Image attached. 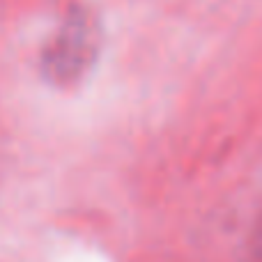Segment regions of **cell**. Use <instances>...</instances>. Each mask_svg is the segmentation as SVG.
<instances>
[{"label":"cell","instance_id":"obj_2","mask_svg":"<svg viewBox=\"0 0 262 262\" xmlns=\"http://www.w3.org/2000/svg\"><path fill=\"white\" fill-rule=\"evenodd\" d=\"M251 249H253V255H255V260H258V262H262V216L258 219V223H255L253 237H251Z\"/></svg>","mask_w":262,"mask_h":262},{"label":"cell","instance_id":"obj_1","mask_svg":"<svg viewBox=\"0 0 262 262\" xmlns=\"http://www.w3.org/2000/svg\"><path fill=\"white\" fill-rule=\"evenodd\" d=\"M97 46H99V32L95 18L83 9H76L46 53V69L51 78L60 83H72L81 78L95 60Z\"/></svg>","mask_w":262,"mask_h":262}]
</instances>
